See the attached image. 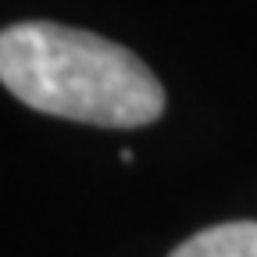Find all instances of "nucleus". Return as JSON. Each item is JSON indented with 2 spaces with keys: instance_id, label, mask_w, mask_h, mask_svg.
Returning <instances> with one entry per match:
<instances>
[{
  "instance_id": "obj_1",
  "label": "nucleus",
  "mask_w": 257,
  "mask_h": 257,
  "mask_svg": "<svg viewBox=\"0 0 257 257\" xmlns=\"http://www.w3.org/2000/svg\"><path fill=\"white\" fill-rule=\"evenodd\" d=\"M0 82L32 111L100 128H136L165 114V89L114 40L57 22L0 32Z\"/></svg>"
},
{
  "instance_id": "obj_2",
  "label": "nucleus",
  "mask_w": 257,
  "mask_h": 257,
  "mask_svg": "<svg viewBox=\"0 0 257 257\" xmlns=\"http://www.w3.org/2000/svg\"><path fill=\"white\" fill-rule=\"evenodd\" d=\"M168 257H257V221H221L189 236Z\"/></svg>"
}]
</instances>
